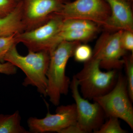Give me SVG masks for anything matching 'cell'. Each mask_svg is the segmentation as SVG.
Wrapping results in <instances>:
<instances>
[{"label": "cell", "mask_w": 133, "mask_h": 133, "mask_svg": "<svg viewBox=\"0 0 133 133\" xmlns=\"http://www.w3.org/2000/svg\"><path fill=\"white\" fill-rule=\"evenodd\" d=\"M77 116L76 105L72 104L58 106L56 114L48 112L42 119L31 117L28 119V126L30 132L36 133L57 132L60 133L63 129L76 123Z\"/></svg>", "instance_id": "9c48e42d"}, {"label": "cell", "mask_w": 133, "mask_h": 133, "mask_svg": "<svg viewBox=\"0 0 133 133\" xmlns=\"http://www.w3.org/2000/svg\"><path fill=\"white\" fill-rule=\"evenodd\" d=\"M92 56V50L91 47L87 44L80 43L75 49L73 56L77 62L85 63L90 60Z\"/></svg>", "instance_id": "ac0fdd59"}, {"label": "cell", "mask_w": 133, "mask_h": 133, "mask_svg": "<svg viewBox=\"0 0 133 133\" xmlns=\"http://www.w3.org/2000/svg\"><path fill=\"white\" fill-rule=\"evenodd\" d=\"M111 14L104 28L108 31L118 30L133 32L132 3L128 0H106Z\"/></svg>", "instance_id": "8fae6325"}, {"label": "cell", "mask_w": 133, "mask_h": 133, "mask_svg": "<svg viewBox=\"0 0 133 133\" xmlns=\"http://www.w3.org/2000/svg\"><path fill=\"white\" fill-rule=\"evenodd\" d=\"M128 1H129L131 2H132L133 1V0H128Z\"/></svg>", "instance_id": "d4e9b609"}, {"label": "cell", "mask_w": 133, "mask_h": 133, "mask_svg": "<svg viewBox=\"0 0 133 133\" xmlns=\"http://www.w3.org/2000/svg\"><path fill=\"white\" fill-rule=\"evenodd\" d=\"M24 31L42 26L60 12L66 0H21Z\"/></svg>", "instance_id": "ba28073f"}, {"label": "cell", "mask_w": 133, "mask_h": 133, "mask_svg": "<svg viewBox=\"0 0 133 133\" xmlns=\"http://www.w3.org/2000/svg\"><path fill=\"white\" fill-rule=\"evenodd\" d=\"M121 41L123 48L125 50L131 51L133 53V32L123 31Z\"/></svg>", "instance_id": "44dd1931"}, {"label": "cell", "mask_w": 133, "mask_h": 133, "mask_svg": "<svg viewBox=\"0 0 133 133\" xmlns=\"http://www.w3.org/2000/svg\"><path fill=\"white\" fill-rule=\"evenodd\" d=\"M21 125L19 111L12 114H0V133H28Z\"/></svg>", "instance_id": "5bb4252c"}, {"label": "cell", "mask_w": 133, "mask_h": 133, "mask_svg": "<svg viewBox=\"0 0 133 133\" xmlns=\"http://www.w3.org/2000/svg\"><path fill=\"white\" fill-rule=\"evenodd\" d=\"M18 2L15 0H0V19L10 14L16 7Z\"/></svg>", "instance_id": "ffe728a7"}, {"label": "cell", "mask_w": 133, "mask_h": 133, "mask_svg": "<svg viewBox=\"0 0 133 133\" xmlns=\"http://www.w3.org/2000/svg\"><path fill=\"white\" fill-rule=\"evenodd\" d=\"M15 1H16L17 2H19L20 1H21V0H15Z\"/></svg>", "instance_id": "cb8c5ba5"}, {"label": "cell", "mask_w": 133, "mask_h": 133, "mask_svg": "<svg viewBox=\"0 0 133 133\" xmlns=\"http://www.w3.org/2000/svg\"><path fill=\"white\" fill-rule=\"evenodd\" d=\"M16 45L9 51L3 61L11 63L24 72L26 77L23 83V85L35 87L39 93L47 96V74L50 63L49 52L46 51H29L28 55L22 56L17 51Z\"/></svg>", "instance_id": "6da1fadb"}, {"label": "cell", "mask_w": 133, "mask_h": 133, "mask_svg": "<svg viewBox=\"0 0 133 133\" xmlns=\"http://www.w3.org/2000/svg\"><path fill=\"white\" fill-rule=\"evenodd\" d=\"M129 95L133 102V53L125 55L123 58Z\"/></svg>", "instance_id": "2e32d148"}, {"label": "cell", "mask_w": 133, "mask_h": 133, "mask_svg": "<svg viewBox=\"0 0 133 133\" xmlns=\"http://www.w3.org/2000/svg\"><path fill=\"white\" fill-rule=\"evenodd\" d=\"M60 133H83L76 123L67 127L61 131Z\"/></svg>", "instance_id": "603a6c76"}, {"label": "cell", "mask_w": 133, "mask_h": 133, "mask_svg": "<svg viewBox=\"0 0 133 133\" xmlns=\"http://www.w3.org/2000/svg\"><path fill=\"white\" fill-rule=\"evenodd\" d=\"M79 42H63L60 43L50 53V60L47 74V95L50 101L55 106L60 103L62 95L69 91L71 81L65 74L68 60L73 56Z\"/></svg>", "instance_id": "7a4b0ae2"}, {"label": "cell", "mask_w": 133, "mask_h": 133, "mask_svg": "<svg viewBox=\"0 0 133 133\" xmlns=\"http://www.w3.org/2000/svg\"><path fill=\"white\" fill-rule=\"evenodd\" d=\"M0 37V62H4V57L9 51L15 44H17L15 36Z\"/></svg>", "instance_id": "d6986e66"}, {"label": "cell", "mask_w": 133, "mask_h": 133, "mask_svg": "<svg viewBox=\"0 0 133 133\" xmlns=\"http://www.w3.org/2000/svg\"><path fill=\"white\" fill-rule=\"evenodd\" d=\"M63 21L62 17L55 14L42 26L16 35V43H22L29 51L35 52L46 51L50 41L60 31Z\"/></svg>", "instance_id": "30bf717a"}, {"label": "cell", "mask_w": 133, "mask_h": 133, "mask_svg": "<svg viewBox=\"0 0 133 133\" xmlns=\"http://www.w3.org/2000/svg\"><path fill=\"white\" fill-rule=\"evenodd\" d=\"M123 30L107 31L98 39L92 51V57L100 61L101 69L107 70H120L124 65L123 58L127 51L121 41Z\"/></svg>", "instance_id": "5b68a950"}, {"label": "cell", "mask_w": 133, "mask_h": 133, "mask_svg": "<svg viewBox=\"0 0 133 133\" xmlns=\"http://www.w3.org/2000/svg\"><path fill=\"white\" fill-rule=\"evenodd\" d=\"M97 32L82 30H67L60 31L50 41L46 51L50 53L57 46L63 42H84L94 38Z\"/></svg>", "instance_id": "4fadbf2b"}, {"label": "cell", "mask_w": 133, "mask_h": 133, "mask_svg": "<svg viewBox=\"0 0 133 133\" xmlns=\"http://www.w3.org/2000/svg\"><path fill=\"white\" fill-rule=\"evenodd\" d=\"M100 26L93 22L80 19H63L60 31L82 30L97 32Z\"/></svg>", "instance_id": "9a60e30c"}, {"label": "cell", "mask_w": 133, "mask_h": 133, "mask_svg": "<svg viewBox=\"0 0 133 133\" xmlns=\"http://www.w3.org/2000/svg\"><path fill=\"white\" fill-rule=\"evenodd\" d=\"M17 72V67L11 63L0 62V73L10 75L15 74Z\"/></svg>", "instance_id": "7402d4cb"}, {"label": "cell", "mask_w": 133, "mask_h": 133, "mask_svg": "<svg viewBox=\"0 0 133 133\" xmlns=\"http://www.w3.org/2000/svg\"><path fill=\"white\" fill-rule=\"evenodd\" d=\"M108 120L104 122L100 128L94 133H126L121 125L119 119L117 118L110 117Z\"/></svg>", "instance_id": "e0dca14e"}, {"label": "cell", "mask_w": 133, "mask_h": 133, "mask_svg": "<svg viewBox=\"0 0 133 133\" xmlns=\"http://www.w3.org/2000/svg\"><path fill=\"white\" fill-rule=\"evenodd\" d=\"M23 31L24 27L22 21V2L21 1L10 14L0 19V37L14 35Z\"/></svg>", "instance_id": "7c38bea8"}, {"label": "cell", "mask_w": 133, "mask_h": 133, "mask_svg": "<svg viewBox=\"0 0 133 133\" xmlns=\"http://www.w3.org/2000/svg\"><path fill=\"white\" fill-rule=\"evenodd\" d=\"M100 106L106 117L121 119L133 129V107L129 95L125 77L118 73L114 87L107 93L94 98Z\"/></svg>", "instance_id": "277c9868"}, {"label": "cell", "mask_w": 133, "mask_h": 133, "mask_svg": "<svg viewBox=\"0 0 133 133\" xmlns=\"http://www.w3.org/2000/svg\"><path fill=\"white\" fill-rule=\"evenodd\" d=\"M56 14L63 19H85L103 27L110 16L111 10L106 0L66 1L60 12Z\"/></svg>", "instance_id": "8992f818"}, {"label": "cell", "mask_w": 133, "mask_h": 133, "mask_svg": "<svg viewBox=\"0 0 133 133\" xmlns=\"http://www.w3.org/2000/svg\"><path fill=\"white\" fill-rule=\"evenodd\" d=\"M101 69L99 60L92 57L74 76L78 82L81 96L85 99H93L104 95L114 87L118 78L117 70L104 72Z\"/></svg>", "instance_id": "3957f363"}, {"label": "cell", "mask_w": 133, "mask_h": 133, "mask_svg": "<svg viewBox=\"0 0 133 133\" xmlns=\"http://www.w3.org/2000/svg\"><path fill=\"white\" fill-rule=\"evenodd\" d=\"M70 87L75 102L76 124L83 133H94L104 122L106 116L104 111L97 102L91 103L81 96L78 82L74 76Z\"/></svg>", "instance_id": "52a82bcc"}]
</instances>
